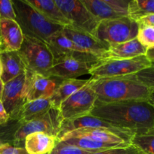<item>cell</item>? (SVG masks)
Wrapping results in <instances>:
<instances>
[{
  "label": "cell",
  "instance_id": "obj_12",
  "mask_svg": "<svg viewBox=\"0 0 154 154\" xmlns=\"http://www.w3.org/2000/svg\"><path fill=\"white\" fill-rule=\"evenodd\" d=\"M26 93L27 102L41 99H50L63 80L46 77L40 74L25 71Z\"/></svg>",
  "mask_w": 154,
  "mask_h": 154
},
{
  "label": "cell",
  "instance_id": "obj_31",
  "mask_svg": "<svg viewBox=\"0 0 154 154\" xmlns=\"http://www.w3.org/2000/svg\"><path fill=\"white\" fill-rule=\"evenodd\" d=\"M105 2L114 11L122 17H128L129 0H105Z\"/></svg>",
  "mask_w": 154,
  "mask_h": 154
},
{
  "label": "cell",
  "instance_id": "obj_29",
  "mask_svg": "<svg viewBox=\"0 0 154 154\" xmlns=\"http://www.w3.org/2000/svg\"><path fill=\"white\" fill-rule=\"evenodd\" d=\"M93 153L81 150L75 146L59 141L54 149L48 154H91Z\"/></svg>",
  "mask_w": 154,
  "mask_h": 154
},
{
  "label": "cell",
  "instance_id": "obj_16",
  "mask_svg": "<svg viewBox=\"0 0 154 154\" xmlns=\"http://www.w3.org/2000/svg\"><path fill=\"white\" fill-rule=\"evenodd\" d=\"M87 128H104V129H111V130L120 132V133L135 135V132L129 129L117 127V126L111 124L102 119L92 116L91 114H89V115L72 119V120H63L61 125V129H60V132L59 134L58 139H60L62 136H63L65 134L68 133V132L81 129H87Z\"/></svg>",
  "mask_w": 154,
  "mask_h": 154
},
{
  "label": "cell",
  "instance_id": "obj_38",
  "mask_svg": "<svg viewBox=\"0 0 154 154\" xmlns=\"http://www.w3.org/2000/svg\"><path fill=\"white\" fill-rule=\"evenodd\" d=\"M148 101L150 102V103L151 104V105H153L154 106V92H153V93H152V94L150 95V98H149Z\"/></svg>",
  "mask_w": 154,
  "mask_h": 154
},
{
  "label": "cell",
  "instance_id": "obj_9",
  "mask_svg": "<svg viewBox=\"0 0 154 154\" xmlns=\"http://www.w3.org/2000/svg\"><path fill=\"white\" fill-rule=\"evenodd\" d=\"M96 96L90 84V81L69 96L60 105L59 110L63 120H72L90 114L94 108Z\"/></svg>",
  "mask_w": 154,
  "mask_h": 154
},
{
  "label": "cell",
  "instance_id": "obj_14",
  "mask_svg": "<svg viewBox=\"0 0 154 154\" xmlns=\"http://www.w3.org/2000/svg\"><path fill=\"white\" fill-rule=\"evenodd\" d=\"M94 63L81 61L73 57L55 60L52 67L47 72L46 77H53L62 80L76 79L78 77L89 74V71Z\"/></svg>",
  "mask_w": 154,
  "mask_h": 154
},
{
  "label": "cell",
  "instance_id": "obj_18",
  "mask_svg": "<svg viewBox=\"0 0 154 154\" xmlns=\"http://www.w3.org/2000/svg\"><path fill=\"white\" fill-rule=\"evenodd\" d=\"M59 139L43 132H34L26 137L24 148L28 154H48L57 145Z\"/></svg>",
  "mask_w": 154,
  "mask_h": 154
},
{
  "label": "cell",
  "instance_id": "obj_13",
  "mask_svg": "<svg viewBox=\"0 0 154 154\" xmlns=\"http://www.w3.org/2000/svg\"><path fill=\"white\" fill-rule=\"evenodd\" d=\"M65 135L84 137L96 142L111 144L120 148H125L131 145V140L134 135L120 133L104 128H87L68 132ZM63 137V136H62Z\"/></svg>",
  "mask_w": 154,
  "mask_h": 154
},
{
  "label": "cell",
  "instance_id": "obj_33",
  "mask_svg": "<svg viewBox=\"0 0 154 154\" xmlns=\"http://www.w3.org/2000/svg\"><path fill=\"white\" fill-rule=\"evenodd\" d=\"M138 152V150L133 146L130 145L128 147L125 148H114L110 150H104V151L96 152L91 154H134Z\"/></svg>",
  "mask_w": 154,
  "mask_h": 154
},
{
  "label": "cell",
  "instance_id": "obj_21",
  "mask_svg": "<svg viewBox=\"0 0 154 154\" xmlns=\"http://www.w3.org/2000/svg\"><path fill=\"white\" fill-rule=\"evenodd\" d=\"M147 51V48L143 46L135 38L123 43L110 46L107 52L106 58L132 59L145 55Z\"/></svg>",
  "mask_w": 154,
  "mask_h": 154
},
{
  "label": "cell",
  "instance_id": "obj_3",
  "mask_svg": "<svg viewBox=\"0 0 154 154\" xmlns=\"http://www.w3.org/2000/svg\"><path fill=\"white\" fill-rule=\"evenodd\" d=\"M12 3L16 21L23 35L46 42L52 35L64 28L48 20L26 0H12Z\"/></svg>",
  "mask_w": 154,
  "mask_h": 154
},
{
  "label": "cell",
  "instance_id": "obj_2",
  "mask_svg": "<svg viewBox=\"0 0 154 154\" xmlns=\"http://www.w3.org/2000/svg\"><path fill=\"white\" fill-rule=\"evenodd\" d=\"M96 96L95 106L130 100H148L153 91L129 77L90 78Z\"/></svg>",
  "mask_w": 154,
  "mask_h": 154
},
{
  "label": "cell",
  "instance_id": "obj_30",
  "mask_svg": "<svg viewBox=\"0 0 154 154\" xmlns=\"http://www.w3.org/2000/svg\"><path fill=\"white\" fill-rule=\"evenodd\" d=\"M0 19L16 20L12 0H0Z\"/></svg>",
  "mask_w": 154,
  "mask_h": 154
},
{
  "label": "cell",
  "instance_id": "obj_25",
  "mask_svg": "<svg viewBox=\"0 0 154 154\" xmlns=\"http://www.w3.org/2000/svg\"><path fill=\"white\" fill-rule=\"evenodd\" d=\"M154 14V0H132L128 7V17L137 21L139 18Z\"/></svg>",
  "mask_w": 154,
  "mask_h": 154
},
{
  "label": "cell",
  "instance_id": "obj_1",
  "mask_svg": "<svg viewBox=\"0 0 154 154\" xmlns=\"http://www.w3.org/2000/svg\"><path fill=\"white\" fill-rule=\"evenodd\" d=\"M135 135L154 132V106L148 100H130L95 106L90 113Z\"/></svg>",
  "mask_w": 154,
  "mask_h": 154
},
{
  "label": "cell",
  "instance_id": "obj_7",
  "mask_svg": "<svg viewBox=\"0 0 154 154\" xmlns=\"http://www.w3.org/2000/svg\"><path fill=\"white\" fill-rule=\"evenodd\" d=\"M63 121L60 110L52 107L44 115L20 125L14 135V145L20 147V144H24L26 137L34 132H43L58 138Z\"/></svg>",
  "mask_w": 154,
  "mask_h": 154
},
{
  "label": "cell",
  "instance_id": "obj_10",
  "mask_svg": "<svg viewBox=\"0 0 154 154\" xmlns=\"http://www.w3.org/2000/svg\"><path fill=\"white\" fill-rule=\"evenodd\" d=\"M26 81L24 72L4 84L2 102L11 120H17L21 108L27 102Z\"/></svg>",
  "mask_w": 154,
  "mask_h": 154
},
{
  "label": "cell",
  "instance_id": "obj_28",
  "mask_svg": "<svg viewBox=\"0 0 154 154\" xmlns=\"http://www.w3.org/2000/svg\"><path fill=\"white\" fill-rule=\"evenodd\" d=\"M136 38L145 48H154V27L139 26Z\"/></svg>",
  "mask_w": 154,
  "mask_h": 154
},
{
  "label": "cell",
  "instance_id": "obj_17",
  "mask_svg": "<svg viewBox=\"0 0 154 154\" xmlns=\"http://www.w3.org/2000/svg\"><path fill=\"white\" fill-rule=\"evenodd\" d=\"M23 41V34L16 20L0 19V51H18Z\"/></svg>",
  "mask_w": 154,
  "mask_h": 154
},
{
  "label": "cell",
  "instance_id": "obj_11",
  "mask_svg": "<svg viewBox=\"0 0 154 154\" xmlns=\"http://www.w3.org/2000/svg\"><path fill=\"white\" fill-rule=\"evenodd\" d=\"M45 43L54 60L64 57H73L87 63H96L101 60L99 57L93 54L81 52L75 44L65 35L62 30L52 35Z\"/></svg>",
  "mask_w": 154,
  "mask_h": 154
},
{
  "label": "cell",
  "instance_id": "obj_36",
  "mask_svg": "<svg viewBox=\"0 0 154 154\" xmlns=\"http://www.w3.org/2000/svg\"><path fill=\"white\" fill-rule=\"evenodd\" d=\"M145 55L147 57V59L150 60V63H151V66L154 67V48H148Z\"/></svg>",
  "mask_w": 154,
  "mask_h": 154
},
{
  "label": "cell",
  "instance_id": "obj_22",
  "mask_svg": "<svg viewBox=\"0 0 154 154\" xmlns=\"http://www.w3.org/2000/svg\"><path fill=\"white\" fill-rule=\"evenodd\" d=\"M52 107L50 99H41L27 102L21 108L17 120L18 123L23 125L44 115Z\"/></svg>",
  "mask_w": 154,
  "mask_h": 154
},
{
  "label": "cell",
  "instance_id": "obj_6",
  "mask_svg": "<svg viewBox=\"0 0 154 154\" xmlns=\"http://www.w3.org/2000/svg\"><path fill=\"white\" fill-rule=\"evenodd\" d=\"M26 70L46 76L52 67L54 59L46 43L36 38L23 35V41L17 51Z\"/></svg>",
  "mask_w": 154,
  "mask_h": 154
},
{
  "label": "cell",
  "instance_id": "obj_40",
  "mask_svg": "<svg viewBox=\"0 0 154 154\" xmlns=\"http://www.w3.org/2000/svg\"><path fill=\"white\" fill-rule=\"evenodd\" d=\"M2 144H3V142H2V140L0 139V146H1Z\"/></svg>",
  "mask_w": 154,
  "mask_h": 154
},
{
  "label": "cell",
  "instance_id": "obj_27",
  "mask_svg": "<svg viewBox=\"0 0 154 154\" xmlns=\"http://www.w3.org/2000/svg\"><path fill=\"white\" fill-rule=\"evenodd\" d=\"M126 77H129L131 79L138 81L154 92V67L153 66L141 70V72L135 75Z\"/></svg>",
  "mask_w": 154,
  "mask_h": 154
},
{
  "label": "cell",
  "instance_id": "obj_26",
  "mask_svg": "<svg viewBox=\"0 0 154 154\" xmlns=\"http://www.w3.org/2000/svg\"><path fill=\"white\" fill-rule=\"evenodd\" d=\"M131 145L141 154H154V132L135 135L131 140Z\"/></svg>",
  "mask_w": 154,
  "mask_h": 154
},
{
  "label": "cell",
  "instance_id": "obj_32",
  "mask_svg": "<svg viewBox=\"0 0 154 154\" xmlns=\"http://www.w3.org/2000/svg\"><path fill=\"white\" fill-rule=\"evenodd\" d=\"M0 154H28L24 147H16L9 143H3L0 146Z\"/></svg>",
  "mask_w": 154,
  "mask_h": 154
},
{
  "label": "cell",
  "instance_id": "obj_41",
  "mask_svg": "<svg viewBox=\"0 0 154 154\" xmlns=\"http://www.w3.org/2000/svg\"><path fill=\"white\" fill-rule=\"evenodd\" d=\"M134 154H141V153H140L139 151H138V152H137V153H134Z\"/></svg>",
  "mask_w": 154,
  "mask_h": 154
},
{
  "label": "cell",
  "instance_id": "obj_5",
  "mask_svg": "<svg viewBox=\"0 0 154 154\" xmlns=\"http://www.w3.org/2000/svg\"><path fill=\"white\" fill-rule=\"evenodd\" d=\"M139 26L129 17L105 20L99 22L95 37L109 48L111 45L123 43L135 38Z\"/></svg>",
  "mask_w": 154,
  "mask_h": 154
},
{
  "label": "cell",
  "instance_id": "obj_39",
  "mask_svg": "<svg viewBox=\"0 0 154 154\" xmlns=\"http://www.w3.org/2000/svg\"><path fill=\"white\" fill-rule=\"evenodd\" d=\"M2 64L1 59H0V79L2 78Z\"/></svg>",
  "mask_w": 154,
  "mask_h": 154
},
{
  "label": "cell",
  "instance_id": "obj_4",
  "mask_svg": "<svg viewBox=\"0 0 154 154\" xmlns=\"http://www.w3.org/2000/svg\"><path fill=\"white\" fill-rule=\"evenodd\" d=\"M152 65L146 55L132 59H102L93 64L89 74L91 78H120L135 75Z\"/></svg>",
  "mask_w": 154,
  "mask_h": 154
},
{
  "label": "cell",
  "instance_id": "obj_15",
  "mask_svg": "<svg viewBox=\"0 0 154 154\" xmlns=\"http://www.w3.org/2000/svg\"><path fill=\"white\" fill-rule=\"evenodd\" d=\"M62 31L81 52L93 54L101 60L106 58L108 48L95 36L71 26L64 27Z\"/></svg>",
  "mask_w": 154,
  "mask_h": 154
},
{
  "label": "cell",
  "instance_id": "obj_24",
  "mask_svg": "<svg viewBox=\"0 0 154 154\" xmlns=\"http://www.w3.org/2000/svg\"><path fill=\"white\" fill-rule=\"evenodd\" d=\"M87 10L95 18L100 22L102 20L116 19L121 17V15L114 11L105 0H81Z\"/></svg>",
  "mask_w": 154,
  "mask_h": 154
},
{
  "label": "cell",
  "instance_id": "obj_8",
  "mask_svg": "<svg viewBox=\"0 0 154 154\" xmlns=\"http://www.w3.org/2000/svg\"><path fill=\"white\" fill-rule=\"evenodd\" d=\"M71 27L94 36L99 21L84 6L81 0H54Z\"/></svg>",
  "mask_w": 154,
  "mask_h": 154
},
{
  "label": "cell",
  "instance_id": "obj_20",
  "mask_svg": "<svg viewBox=\"0 0 154 154\" xmlns=\"http://www.w3.org/2000/svg\"><path fill=\"white\" fill-rule=\"evenodd\" d=\"M28 4L32 6L44 17L53 23L61 26H70V22L66 19L54 0H26Z\"/></svg>",
  "mask_w": 154,
  "mask_h": 154
},
{
  "label": "cell",
  "instance_id": "obj_34",
  "mask_svg": "<svg viewBox=\"0 0 154 154\" xmlns=\"http://www.w3.org/2000/svg\"><path fill=\"white\" fill-rule=\"evenodd\" d=\"M139 26L154 27V14L146 15L136 21Z\"/></svg>",
  "mask_w": 154,
  "mask_h": 154
},
{
  "label": "cell",
  "instance_id": "obj_19",
  "mask_svg": "<svg viewBox=\"0 0 154 154\" xmlns=\"http://www.w3.org/2000/svg\"><path fill=\"white\" fill-rule=\"evenodd\" d=\"M0 59L2 64L1 80L4 84L25 72V66L17 51H0Z\"/></svg>",
  "mask_w": 154,
  "mask_h": 154
},
{
  "label": "cell",
  "instance_id": "obj_42",
  "mask_svg": "<svg viewBox=\"0 0 154 154\" xmlns=\"http://www.w3.org/2000/svg\"><path fill=\"white\" fill-rule=\"evenodd\" d=\"M1 46H2V43H1V42H0V48H1Z\"/></svg>",
  "mask_w": 154,
  "mask_h": 154
},
{
  "label": "cell",
  "instance_id": "obj_37",
  "mask_svg": "<svg viewBox=\"0 0 154 154\" xmlns=\"http://www.w3.org/2000/svg\"><path fill=\"white\" fill-rule=\"evenodd\" d=\"M3 88H4V83L2 82L1 79H0V100H2V92Z\"/></svg>",
  "mask_w": 154,
  "mask_h": 154
},
{
  "label": "cell",
  "instance_id": "obj_35",
  "mask_svg": "<svg viewBox=\"0 0 154 154\" xmlns=\"http://www.w3.org/2000/svg\"><path fill=\"white\" fill-rule=\"evenodd\" d=\"M10 120L8 114L6 111L4 105H3L2 102L0 100V125L5 124Z\"/></svg>",
  "mask_w": 154,
  "mask_h": 154
},
{
  "label": "cell",
  "instance_id": "obj_23",
  "mask_svg": "<svg viewBox=\"0 0 154 154\" xmlns=\"http://www.w3.org/2000/svg\"><path fill=\"white\" fill-rule=\"evenodd\" d=\"M88 82L89 80H80L77 78L63 80L54 92V95L50 98L52 106L59 109L60 105L65 100H66L75 92L84 87Z\"/></svg>",
  "mask_w": 154,
  "mask_h": 154
}]
</instances>
